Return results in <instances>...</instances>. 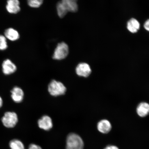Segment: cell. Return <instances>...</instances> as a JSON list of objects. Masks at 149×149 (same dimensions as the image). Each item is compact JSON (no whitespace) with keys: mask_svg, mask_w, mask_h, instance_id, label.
I'll list each match as a JSON object with an SVG mask.
<instances>
[{"mask_svg":"<svg viewBox=\"0 0 149 149\" xmlns=\"http://www.w3.org/2000/svg\"><path fill=\"white\" fill-rule=\"evenodd\" d=\"M5 37L11 41H15L19 38V35L17 31L12 29L9 28L5 31Z\"/></svg>","mask_w":149,"mask_h":149,"instance_id":"14","label":"cell"},{"mask_svg":"<svg viewBox=\"0 0 149 149\" xmlns=\"http://www.w3.org/2000/svg\"><path fill=\"white\" fill-rule=\"evenodd\" d=\"M76 72L78 75L87 77L90 75L92 70L88 64L86 63H81L76 67Z\"/></svg>","mask_w":149,"mask_h":149,"instance_id":"6","label":"cell"},{"mask_svg":"<svg viewBox=\"0 0 149 149\" xmlns=\"http://www.w3.org/2000/svg\"><path fill=\"white\" fill-rule=\"evenodd\" d=\"M7 45L6 38L3 35H0V50H4L7 49Z\"/></svg>","mask_w":149,"mask_h":149,"instance_id":"18","label":"cell"},{"mask_svg":"<svg viewBox=\"0 0 149 149\" xmlns=\"http://www.w3.org/2000/svg\"><path fill=\"white\" fill-rule=\"evenodd\" d=\"M2 66L3 72L5 75H10L13 74L17 70L16 65L8 59L3 61Z\"/></svg>","mask_w":149,"mask_h":149,"instance_id":"8","label":"cell"},{"mask_svg":"<svg viewBox=\"0 0 149 149\" xmlns=\"http://www.w3.org/2000/svg\"><path fill=\"white\" fill-rule=\"evenodd\" d=\"M57 9L58 15L61 18L64 17L68 12L61 1L58 3Z\"/></svg>","mask_w":149,"mask_h":149,"instance_id":"16","label":"cell"},{"mask_svg":"<svg viewBox=\"0 0 149 149\" xmlns=\"http://www.w3.org/2000/svg\"><path fill=\"white\" fill-rule=\"evenodd\" d=\"M144 27L145 29L149 31V19L145 22L144 24Z\"/></svg>","mask_w":149,"mask_h":149,"instance_id":"20","label":"cell"},{"mask_svg":"<svg viewBox=\"0 0 149 149\" xmlns=\"http://www.w3.org/2000/svg\"><path fill=\"white\" fill-rule=\"evenodd\" d=\"M43 1L42 0H30L28 1V3L31 7L38 8L42 5Z\"/></svg>","mask_w":149,"mask_h":149,"instance_id":"17","label":"cell"},{"mask_svg":"<svg viewBox=\"0 0 149 149\" xmlns=\"http://www.w3.org/2000/svg\"><path fill=\"white\" fill-rule=\"evenodd\" d=\"M111 124L107 120H103L98 123L97 127L98 131L103 134H107L111 129Z\"/></svg>","mask_w":149,"mask_h":149,"instance_id":"10","label":"cell"},{"mask_svg":"<svg viewBox=\"0 0 149 149\" xmlns=\"http://www.w3.org/2000/svg\"><path fill=\"white\" fill-rule=\"evenodd\" d=\"M19 4V2L17 0H9L7 1V10L10 13H17L20 11Z\"/></svg>","mask_w":149,"mask_h":149,"instance_id":"9","label":"cell"},{"mask_svg":"<svg viewBox=\"0 0 149 149\" xmlns=\"http://www.w3.org/2000/svg\"><path fill=\"white\" fill-rule=\"evenodd\" d=\"M9 146L10 149H25L23 142L17 139L11 140L9 141Z\"/></svg>","mask_w":149,"mask_h":149,"instance_id":"15","label":"cell"},{"mask_svg":"<svg viewBox=\"0 0 149 149\" xmlns=\"http://www.w3.org/2000/svg\"><path fill=\"white\" fill-rule=\"evenodd\" d=\"M140 25L137 20L135 18H132L128 22L127 28L130 32L135 33L137 32L139 29Z\"/></svg>","mask_w":149,"mask_h":149,"instance_id":"13","label":"cell"},{"mask_svg":"<svg viewBox=\"0 0 149 149\" xmlns=\"http://www.w3.org/2000/svg\"><path fill=\"white\" fill-rule=\"evenodd\" d=\"M104 149H119L118 147L113 145H109Z\"/></svg>","mask_w":149,"mask_h":149,"instance_id":"21","label":"cell"},{"mask_svg":"<svg viewBox=\"0 0 149 149\" xmlns=\"http://www.w3.org/2000/svg\"><path fill=\"white\" fill-rule=\"evenodd\" d=\"M48 91L51 95L57 96L64 95L66 93V88L60 81L53 80L48 86Z\"/></svg>","mask_w":149,"mask_h":149,"instance_id":"3","label":"cell"},{"mask_svg":"<svg viewBox=\"0 0 149 149\" xmlns=\"http://www.w3.org/2000/svg\"><path fill=\"white\" fill-rule=\"evenodd\" d=\"M68 12H76L78 10V5L75 0H63L61 1Z\"/></svg>","mask_w":149,"mask_h":149,"instance_id":"11","label":"cell"},{"mask_svg":"<svg viewBox=\"0 0 149 149\" xmlns=\"http://www.w3.org/2000/svg\"><path fill=\"white\" fill-rule=\"evenodd\" d=\"M28 149H42L41 147L35 144H31L29 146Z\"/></svg>","mask_w":149,"mask_h":149,"instance_id":"19","label":"cell"},{"mask_svg":"<svg viewBox=\"0 0 149 149\" xmlns=\"http://www.w3.org/2000/svg\"><path fill=\"white\" fill-rule=\"evenodd\" d=\"M137 114L141 117H145L149 113V104L146 102L140 103L137 108Z\"/></svg>","mask_w":149,"mask_h":149,"instance_id":"12","label":"cell"},{"mask_svg":"<svg viewBox=\"0 0 149 149\" xmlns=\"http://www.w3.org/2000/svg\"><path fill=\"white\" fill-rule=\"evenodd\" d=\"M10 93L11 97L14 102L17 103H19L23 101L24 93L23 89L20 87H14L11 90Z\"/></svg>","mask_w":149,"mask_h":149,"instance_id":"5","label":"cell"},{"mask_svg":"<svg viewBox=\"0 0 149 149\" xmlns=\"http://www.w3.org/2000/svg\"><path fill=\"white\" fill-rule=\"evenodd\" d=\"M84 143L79 135L71 133L67 136L66 149H84Z\"/></svg>","mask_w":149,"mask_h":149,"instance_id":"1","label":"cell"},{"mask_svg":"<svg viewBox=\"0 0 149 149\" xmlns=\"http://www.w3.org/2000/svg\"><path fill=\"white\" fill-rule=\"evenodd\" d=\"M69 53V48L68 45L64 42L58 44L55 50L53 58L56 60H61L68 56Z\"/></svg>","mask_w":149,"mask_h":149,"instance_id":"4","label":"cell"},{"mask_svg":"<svg viewBox=\"0 0 149 149\" xmlns=\"http://www.w3.org/2000/svg\"><path fill=\"white\" fill-rule=\"evenodd\" d=\"M1 121L5 127L8 128H14L18 122V115L15 112L7 111L2 117Z\"/></svg>","mask_w":149,"mask_h":149,"instance_id":"2","label":"cell"},{"mask_svg":"<svg viewBox=\"0 0 149 149\" xmlns=\"http://www.w3.org/2000/svg\"><path fill=\"white\" fill-rule=\"evenodd\" d=\"M39 127L44 130H49L53 127V123L51 118L47 115H44L38 121Z\"/></svg>","mask_w":149,"mask_h":149,"instance_id":"7","label":"cell"},{"mask_svg":"<svg viewBox=\"0 0 149 149\" xmlns=\"http://www.w3.org/2000/svg\"><path fill=\"white\" fill-rule=\"evenodd\" d=\"M3 100L2 98L0 96V109L3 107Z\"/></svg>","mask_w":149,"mask_h":149,"instance_id":"22","label":"cell"}]
</instances>
